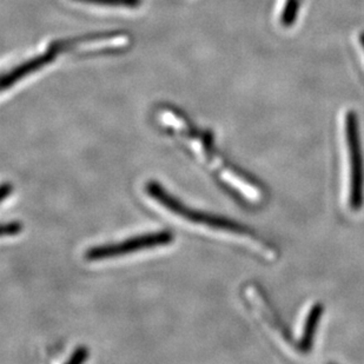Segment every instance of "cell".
Here are the masks:
<instances>
[{
	"instance_id": "52a82bcc",
	"label": "cell",
	"mask_w": 364,
	"mask_h": 364,
	"mask_svg": "<svg viewBox=\"0 0 364 364\" xmlns=\"http://www.w3.org/2000/svg\"><path fill=\"white\" fill-rule=\"evenodd\" d=\"M299 0H285L284 10L281 16V23L285 28H290L295 23L299 14Z\"/></svg>"
},
{
	"instance_id": "ba28073f",
	"label": "cell",
	"mask_w": 364,
	"mask_h": 364,
	"mask_svg": "<svg viewBox=\"0 0 364 364\" xmlns=\"http://www.w3.org/2000/svg\"><path fill=\"white\" fill-rule=\"evenodd\" d=\"M76 1L100 5V6L127 7V9H134L139 6L141 3V0H76Z\"/></svg>"
},
{
	"instance_id": "7c38bea8",
	"label": "cell",
	"mask_w": 364,
	"mask_h": 364,
	"mask_svg": "<svg viewBox=\"0 0 364 364\" xmlns=\"http://www.w3.org/2000/svg\"><path fill=\"white\" fill-rule=\"evenodd\" d=\"M360 41H361L362 48L364 50V31L360 36Z\"/></svg>"
},
{
	"instance_id": "6da1fadb",
	"label": "cell",
	"mask_w": 364,
	"mask_h": 364,
	"mask_svg": "<svg viewBox=\"0 0 364 364\" xmlns=\"http://www.w3.org/2000/svg\"><path fill=\"white\" fill-rule=\"evenodd\" d=\"M159 122L164 127V131L181 143L197 162L208 168L210 173L235 196L250 203L263 200L261 188L243 172L220 157L209 134L191 127L182 114H176L172 110L163 111L162 114L159 112Z\"/></svg>"
},
{
	"instance_id": "277c9868",
	"label": "cell",
	"mask_w": 364,
	"mask_h": 364,
	"mask_svg": "<svg viewBox=\"0 0 364 364\" xmlns=\"http://www.w3.org/2000/svg\"><path fill=\"white\" fill-rule=\"evenodd\" d=\"M344 125H346L348 154L350 161L349 204L351 209L356 211L361 209L363 205L364 172L358 116L354 111H348Z\"/></svg>"
},
{
	"instance_id": "8fae6325",
	"label": "cell",
	"mask_w": 364,
	"mask_h": 364,
	"mask_svg": "<svg viewBox=\"0 0 364 364\" xmlns=\"http://www.w3.org/2000/svg\"><path fill=\"white\" fill-rule=\"evenodd\" d=\"M12 195V186L11 184H7L5 183L3 186H1V203L5 204L6 203L7 198Z\"/></svg>"
},
{
	"instance_id": "5b68a950",
	"label": "cell",
	"mask_w": 364,
	"mask_h": 364,
	"mask_svg": "<svg viewBox=\"0 0 364 364\" xmlns=\"http://www.w3.org/2000/svg\"><path fill=\"white\" fill-rule=\"evenodd\" d=\"M55 50L45 52L43 55H36L28 59L26 62L21 63L19 65L16 66L14 69L10 70L9 73H5L1 77V91H6L10 89L14 84L24 80L25 77L30 76L36 71L43 69L45 66L51 64L52 60L55 58Z\"/></svg>"
},
{
	"instance_id": "9c48e42d",
	"label": "cell",
	"mask_w": 364,
	"mask_h": 364,
	"mask_svg": "<svg viewBox=\"0 0 364 364\" xmlns=\"http://www.w3.org/2000/svg\"><path fill=\"white\" fill-rule=\"evenodd\" d=\"M23 230V225L21 222H11V223L4 224L1 228V236L3 238L14 237L21 234Z\"/></svg>"
},
{
	"instance_id": "30bf717a",
	"label": "cell",
	"mask_w": 364,
	"mask_h": 364,
	"mask_svg": "<svg viewBox=\"0 0 364 364\" xmlns=\"http://www.w3.org/2000/svg\"><path fill=\"white\" fill-rule=\"evenodd\" d=\"M86 358H87V350H86L85 348H80V349H77V350L75 351V354L71 355V358H70L68 363H82V362L85 361Z\"/></svg>"
},
{
	"instance_id": "7a4b0ae2",
	"label": "cell",
	"mask_w": 364,
	"mask_h": 364,
	"mask_svg": "<svg viewBox=\"0 0 364 364\" xmlns=\"http://www.w3.org/2000/svg\"><path fill=\"white\" fill-rule=\"evenodd\" d=\"M145 193L149 200H152L159 210H162L165 215L173 220L188 224L190 227L196 228L200 230L208 231L209 234L218 235L224 237L237 238L242 243L254 247L259 251L265 257H274L272 247L265 245L259 241L252 231L247 230V228L235 223L232 220L222 218V217L213 216L209 213H203L200 211L190 209L183 205L182 203L176 200L171 193H168L163 188L162 184L157 182H148L145 186Z\"/></svg>"
},
{
	"instance_id": "3957f363",
	"label": "cell",
	"mask_w": 364,
	"mask_h": 364,
	"mask_svg": "<svg viewBox=\"0 0 364 364\" xmlns=\"http://www.w3.org/2000/svg\"><path fill=\"white\" fill-rule=\"evenodd\" d=\"M172 242H173V235L171 232L159 231L155 234L141 235V236L129 238L122 243L105 244V245L90 247L89 250H86L84 257L89 262L107 261L111 258L124 257L139 251L166 247Z\"/></svg>"
},
{
	"instance_id": "8992f818",
	"label": "cell",
	"mask_w": 364,
	"mask_h": 364,
	"mask_svg": "<svg viewBox=\"0 0 364 364\" xmlns=\"http://www.w3.org/2000/svg\"><path fill=\"white\" fill-rule=\"evenodd\" d=\"M323 314V306L322 304H316L310 309L308 317H306V324H304V329H303L302 338L299 342V349L301 350L309 351L313 346L314 336L316 333L317 324L320 322L321 316Z\"/></svg>"
}]
</instances>
